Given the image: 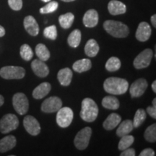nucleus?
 <instances>
[{
  "label": "nucleus",
  "mask_w": 156,
  "mask_h": 156,
  "mask_svg": "<svg viewBox=\"0 0 156 156\" xmlns=\"http://www.w3.org/2000/svg\"><path fill=\"white\" fill-rule=\"evenodd\" d=\"M103 87L106 93L112 95L124 94L129 88V83L126 80L119 77H109L105 80Z\"/></svg>",
  "instance_id": "nucleus-1"
},
{
  "label": "nucleus",
  "mask_w": 156,
  "mask_h": 156,
  "mask_svg": "<svg viewBox=\"0 0 156 156\" xmlns=\"http://www.w3.org/2000/svg\"><path fill=\"white\" fill-rule=\"evenodd\" d=\"M98 107L93 99L86 98L82 101L80 117L87 122H93L98 115Z\"/></svg>",
  "instance_id": "nucleus-2"
},
{
  "label": "nucleus",
  "mask_w": 156,
  "mask_h": 156,
  "mask_svg": "<svg viewBox=\"0 0 156 156\" xmlns=\"http://www.w3.org/2000/svg\"><path fill=\"white\" fill-rule=\"evenodd\" d=\"M103 28L108 34L115 38H125L129 33L127 25L119 22V21H105L103 23Z\"/></svg>",
  "instance_id": "nucleus-3"
},
{
  "label": "nucleus",
  "mask_w": 156,
  "mask_h": 156,
  "mask_svg": "<svg viewBox=\"0 0 156 156\" xmlns=\"http://www.w3.org/2000/svg\"><path fill=\"white\" fill-rule=\"evenodd\" d=\"M24 68L17 66H6L0 69V76L5 80H20L25 77Z\"/></svg>",
  "instance_id": "nucleus-4"
},
{
  "label": "nucleus",
  "mask_w": 156,
  "mask_h": 156,
  "mask_svg": "<svg viewBox=\"0 0 156 156\" xmlns=\"http://www.w3.org/2000/svg\"><path fill=\"white\" fill-rule=\"evenodd\" d=\"M19 126V120L16 115L8 114L4 116L0 120V132L7 134L16 129Z\"/></svg>",
  "instance_id": "nucleus-5"
},
{
  "label": "nucleus",
  "mask_w": 156,
  "mask_h": 156,
  "mask_svg": "<svg viewBox=\"0 0 156 156\" xmlns=\"http://www.w3.org/2000/svg\"><path fill=\"white\" fill-rule=\"evenodd\" d=\"M91 134H92V129L88 126L81 129L77 134L75 140H74L75 147L78 150H81V151L86 149L89 145Z\"/></svg>",
  "instance_id": "nucleus-6"
},
{
  "label": "nucleus",
  "mask_w": 156,
  "mask_h": 156,
  "mask_svg": "<svg viewBox=\"0 0 156 156\" xmlns=\"http://www.w3.org/2000/svg\"><path fill=\"white\" fill-rule=\"evenodd\" d=\"M12 105L17 113L20 115H24L28 112L29 108V102L28 98L24 93H17L13 95Z\"/></svg>",
  "instance_id": "nucleus-7"
},
{
  "label": "nucleus",
  "mask_w": 156,
  "mask_h": 156,
  "mask_svg": "<svg viewBox=\"0 0 156 156\" xmlns=\"http://www.w3.org/2000/svg\"><path fill=\"white\" fill-rule=\"evenodd\" d=\"M73 112L69 107H63L58 111L56 122L62 128H67L71 124L73 119Z\"/></svg>",
  "instance_id": "nucleus-8"
},
{
  "label": "nucleus",
  "mask_w": 156,
  "mask_h": 156,
  "mask_svg": "<svg viewBox=\"0 0 156 156\" xmlns=\"http://www.w3.org/2000/svg\"><path fill=\"white\" fill-rule=\"evenodd\" d=\"M153 52L152 49L147 48L140 53L136 57L134 58V66L136 69H143L147 67L151 64L152 58H153Z\"/></svg>",
  "instance_id": "nucleus-9"
},
{
  "label": "nucleus",
  "mask_w": 156,
  "mask_h": 156,
  "mask_svg": "<svg viewBox=\"0 0 156 156\" xmlns=\"http://www.w3.org/2000/svg\"><path fill=\"white\" fill-rule=\"evenodd\" d=\"M62 102L59 98L52 96L46 99L41 105V110L44 113L56 112L62 108Z\"/></svg>",
  "instance_id": "nucleus-10"
},
{
  "label": "nucleus",
  "mask_w": 156,
  "mask_h": 156,
  "mask_svg": "<svg viewBox=\"0 0 156 156\" xmlns=\"http://www.w3.org/2000/svg\"><path fill=\"white\" fill-rule=\"evenodd\" d=\"M23 126L27 132L33 136H36L41 132V126L36 118L32 116H26L23 119Z\"/></svg>",
  "instance_id": "nucleus-11"
},
{
  "label": "nucleus",
  "mask_w": 156,
  "mask_h": 156,
  "mask_svg": "<svg viewBox=\"0 0 156 156\" xmlns=\"http://www.w3.org/2000/svg\"><path fill=\"white\" fill-rule=\"evenodd\" d=\"M147 82L145 79L140 78L134 82L130 86L129 93L133 98L140 97L144 94L147 87Z\"/></svg>",
  "instance_id": "nucleus-12"
},
{
  "label": "nucleus",
  "mask_w": 156,
  "mask_h": 156,
  "mask_svg": "<svg viewBox=\"0 0 156 156\" xmlns=\"http://www.w3.org/2000/svg\"><path fill=\"white\" fill-rule=\"evenodd\" d=\"M152 30L150 25L146 22L140 23L137 30L136 31V38L141 42H145L150 38L151 36Z\"/></svg>",
  "instance_id": "nucleus-13"
},
{
  "label": "nucleus",
  "mask_w": 156,
  "mask_h": 156,
  "mask_svg": "<svg viewBox=\"0 0 156 156\" xmlns=\"http://www.w3.org/2000/svg\"><path fill=\"white\" fill-rule=\"evenodd\" d=\"M31 68L35 75L39 77H46L49 73L48 66L40 59H35L31 63Z\"/></svg>",
  "instance_id": "nucleus-14"
},
{
  "label": "nucleus",
  "mask_w": 156,
  "mask_h": 156,
  "mask_svg": "<svg viewBox=\"0 0 156 156\" xmlns=\"http://www.w3.org/2000/svg\"><path fill=\"white\" fill-rule=\"evenodd\" d=\"M24 28L30 36H36L39 33V26L36 19L31 15L25 17L24 19Z\"/></svg>",
  "instance_id": "nucleus-15"
},
{
  "label": "nucleus",
  "mask_w": 156,
  "mask_h": 156,
  "mask_svg": "<svg viewBox=\"0 0 156 156\" xmlns=\"http://www.w3.org/2000/svg\"><path fill=\"white\" fill-rule=\"evenodd\" d=\"M83 24L87 28H93L98 23V14L95 9L87 11L83 17Z\"/></svg>",
  "instance_id": "nucleus-16"
},
{
  "label": "nucleus",
  "mask_w": 156,
  "mask_h": 156,
  "mask_svg": "<svg viewBox=\"0 0 156 156\" xmlns=\"http://www.w3.org/2000/svg\"><path fill=\"white\" fill-rule=\"evenodd\" d=\"M108 12L112 15H118L124 14L126 11V5L122 2L117 0H112L109 2L108 5Z\"/></svg>",
  "instance_id": "nucleus-17"
},
{
  "label": "nucleus",
  "mask_w": 156,
  "mask_h": 156,
  "mask_svg": "<svg viewBox=\"0 0 156 156\" xmlns=\"http://www.w3.org/2000/svg\"><path fill=\"white\" fill-rule=\"evenodd\" d=\"M16 138L13 135L6 136L0 140V153H6L15 147Z\"/></svg>",
  "instance_id": "nucleus-18"
},
{
  "label": "nucleus",
  "mask_w": 156,
  "mask_h": 156,
  "mask_svg": "<svg viewBox=\"0 0 156 156\" xmlns=\"http://www.w3.org/2000/svg\"><path fill=\"white\" fill-rule=\"evenodd\" d=\"M58 80L63 86H68L73 79V72L69 68H64L58 71L57 75Z\"/></svg>",
  "instance_id": "nucleus-19"
},
{
  "label": "nucleus",
  "mask_w": 156,
  "mask_h": 156,
  "mask_svg": "<svg viewBox=\"0 0 156 156\" xmlns=\"http://www.w3.org/2000/svg\"><path fill=\"white\" fill-rule=\"evenodd\" d=\"M51 85L48 83H42L37 86L33 91V96L36 99H41L49 93Z\"/></svg>",
  "instance_id": "nucleus-20"
},
{
  "label": "nucleus",
  "mask_w": 156,
  "mask_h": 156,
  "mask_svg": "<svg viewBox=\"0 0 156 156\" xmlns=\"http://www.w3.org/2000/svg\"><path fill=\"white\" fill-rule=\"evenodd\" d=\"M121 120H122V117L119 115L113 113L107 117L106 119L103 122V126L105 129L112 130L119 125V124L121 122Z\"/></svg>",
  "instance_id": "nucleus-21"
},
{
  "label": "nucleus",
  "mask_w": 156,
  "mask_h": 156,
  "mask_svg": "<svg viewBox=\"0 0 156 156\" xmlns=\"http://www.w3.org/2000/svg\"><path fill=\"white\" fill-rule=\"evenodd\" d=\"M92 63L90 60L88 58H83V59L77 60L73 64V68L75 72L79 73H84V72L88 71L91 69Z\"/></svg>",
  "instance_id": "nucleus-22"
},
{
  "label": "nucleus",
  "mask_w": 156,
  "mask_h": 156,
  "mask_svg": "<svg viewBox=\"0 0 156 156\" xmlns=\"http://www.w3.org/2000/svg\"><path fill=\"white\" fill-rule=\"evenodd\" d=\"M99 49L100 48H99L98 44L94 39H90L85 44V52L86 55L90 57H94L96 56L98 53Z\"/></svg>",
  "instance_id": "nucleus-23"
},
{
  "label": "nucleus",
  "mask_w": 156,
  "mask_h": 156,
  "mask_svg": "<svg viewBox=\"0 0 156 156\" xmlns=\"http://www.w3.org/2000/svg\"><path fill=\"white\" fill-rule=\"evenodd\" d=\"M133 123L131 120H125L119 126V128L116 130L117 136H121L129 134L133 130Z\"/></svg>",
  "instance_id": "nucleus-24"
},
{
  "label": "nucleus",
  "mask_w": 156,
  "mask_h": 156,
  "mask_svg": "<svg viewBox=\"0 0 156 156\" xmlns=\"http://www.w3.org/2000/svg\"><path fill=\"white\" fill-rule=\"evenodd\" d=\"M102 105L104 108L111 110H116L119 107V101L114 96H106L103 98Z\"/></svg>",
  "instance_id": "nucleus-25"
},
{
  "label": "nucleus",
  "mask_w": 156,
  "mask_h": 156,
  "mask_svg": "<svg viewBox=\"0 0 156 156\" xmlns=\"http://www.w3.org/2000/svg\"><path fill=\"white\" fill-rule=\"evenodd\" d=\"M81 37L82 34L80 30H78V29H76V30H73V32L69 34V37H68V44H69V45L71 47L77 48L80 45V44Z\"/></svg>",
  "instance_id": "nucleus-26"
},
{
  "label": "nucleus",
  "mask_w": 156,
  "mask_h": 156,
  "mask_svg": "<svg viewBox=\"0 0 156 156\" xmlns=\"http://www.w3.org/2000/svg\"><path fill=\"white\" fill-rule=\"evenodd\" d=\"M74 19H75V16H74L73 13L68 12L59 16V17H58V22H59V24L61 25L62 28L68 29L73 25Z\"/></svg>",
  "instance_id": "nucleus-27"
},
{
  "label": "nucleus",
  "mask_w": 156,
  "mask_h": 156,
  "mask_svg": "<svg viewBox=\"0 0 156 156\" xmlns=\"http://www.w3.org/2000/svg\"><path fill=\"white\" fill-rule=\"evenodd\" d=\"M36 54L40 60L43 62L47 61L50 58V52L48 49L43 44H38L36 46Z\"/></svg>",
  "instance_id": "nucleus-28"
},
{
  "label": "nucleus",
  "mask_w": 156,
  "mask_h": 156,
  "mask_svg": "<svg viewBox=\"0 0 156 156\" xmlns=\"http://www.w3.org/2000/svg\"><path fill=\"white\" fill-rule=\"evenodd\" d=\"M146 116H147V114H146V112L145 110L143 109H138L135 113V115H134V121L132 122L133 123V126L135 128L139 127V126L141 125V124L145 122Z\"/></svg>",
  "instance_id": "nucleus-29"
},
{
  "label": "nucleus",
  "mask_w": 156,
  "mask_h": 156,
  "mask_svg": "<svg viewBox=\"0 0 156 156\" xmlns=\"http://www.w3.org/2000/svg\"><path fill=\"white\" fill-rule=\"evenodd\" d=\"M121 67V62L117 57H111L106 64V69L108 72H116Z\"/></svg>",
  "instance_id": "nucleus-30"
},
{
  "label": "nucleus",
  "mask_w": 156,
  "mask_h": 156,
  "mask_svg": "<svg viewBox=\"0 0 156 156\" xmlns=\"http://www.w3.org/2000/svg\"><path fill=\"white\" fill-rule=\"evenodd\" d=\"M134 141V138L133 136L129 135V134H126V135L122 136V139L120 140L119 143L118 147L119 151H124V150L126 149V148L129 147Z\"/></svg>",
  "instance_id": "nucleus-31"
},
{
  "label": "nucleus",
  "mask_w": 156,
  "mask_h": 156,
  "mask_svg": "<svg viewBox=\"0 0 156 156\" xmlns=\"http://www.w3.org/2000/svg\"><path fill=\"white\" fill-rule=\"evenodd\" d=\"M20 54L21 57L25 61H30L34 56V52H33L32 48L28 44H23L21 46L20 50Z\"/></svg>",
  "instance_id": "nucleus-32"
},
{
  "label": "nucleus",
  "mask_w": 156,
  "mask_h": 156,
  "mask_svg": "<svg viewBox=\"0 0 156 156\" xmlns=\"http://www.w3.org/2000/svg\"><path fill=\"white\" fill-rule=\"evenodd\" d=\"M145 140L147 142H155L156 140V124H153L146 129L144 134Z\"/></svg>",
  "instance_id": "nucleus-33"
},
{
  "label": "nucleus",
  "mask_w": 156,
  "mask_h": 156,
  "mask_svg": "<svg viewBox=\"0 0 156 156\" xmlns=\"http://www.w3.org/2000/svg\"><path fill=\"white\" fill-rule=\"evenodd\" d=\"M58 7V4L56 2H48V3L44 7L40 9V13L41 14H48L55 12Z\"/></svg>",
  "instance_id": "nucleus-34"
},
{
  "label": "nucleus",
  "mask_w": 156,
  "mask_h": 156,
  "mask_svg": "<svg viewBox=\"0 0 156 156\" xmlns=\"http://www.w3.org/2000/svg\"><path fill=\"white\" fill-rule=\"evenodd\" d=\"M44 36L46 38L51 39V40H56L57 37V30L55 25H51V26L46 27L44 30Z\"/></svg>",
  "instance_id": "nucleus-35"
},
{
  "label": "nucleus",
  "mask_w": 156,
  "mask_h": 156,
  "mask_svg": "<svg viewBox=\"0 0 156 156\" xmlns=\"http://www.w3.org/2000/svg\"><path fill=\"white\" fill-rule=\"evenodd\" d=\"M8 4L10 8L15 11L20 10L23 7L22 0H8Z\"/></svg>",
  "instance_id": "nucleus-36"
},
{
  "label": "nucleus",
  "mask_w": 156,
  "mask_h": 156,
  "mask_svg": "<svg viewBox=\"0 0 156 156\" xmlns=\"http://www.w3.org/2000/svg\"><path fill=\"white\" fill-rule=\"evenodd\" d=\"M123 152L120 154L121 156H134L135 155V151L132 148H126L122 151Z\"/></svg>",
  "instance_id": "nucleus-37"
},
{
  "label": "nucleus",
  "mask_w": 156,
  "mask_h": 156,
  "mask_svg": "<svg viewBox=\"0 0 156 156\" xmlns=\"http://www.w3.org/2000/svg\"><path fill=\"white\" fill-rule=\"evenodd\" d=\"M155 155V152L151 148H147V149L143 150L140 154V156H154Z\"/></svg>",
  "instance_id": "nucleus-38"
},
{
  "label": "nucleus",
  "mask_w": 156,
  "mask_h": 156,
  "mask_svg": "<svg viewBox=\"0 0 156 156\" xmlns=\"http://www.w3.org/2000/svg\"><path fill=\"white\" fill-rule=\"evenodd\" d=\"M147 114L151 116L152 118L156 119V107L155 106H148L147 108Z\"/></svg>",
  "instance_id": "nucleus-39"
},
{
  "label": "nucleus",
  "mask_w": 156,
  "mask_h": 156,
  "mask_svg": "<svg viewBox=\"0 0 156 156\" xmlns=\"http://www.w3.org/2000/svg\"><path fill=\"white\" fill-rule=\"evenodd\" d=\"M151 23L153 25L154 28H156V15H153L151 17Z\"/></svg>",
  "instance_id": "nucleus-40"
},
{
  "label": "nucleus",
  "mask_w": 156,
  "mask_h": 156,
  "mask_svg": "<svg viewBox=\"0 0 156 156\" xmlns=\"http://www.w3.org/2000/svg\"><path fill=\"white\" fill-rule=\"evenodd\" d=\"M5 35V30L2 25H0V37H3Z\"/></svg>",
  "instance_id": "nucleus-41"
},
{
  "label": "nucleus",
  "mask_w": 156,
  "mask_h": 156,
  "mask_svg": "<svg viewBox=\"0 0 156 156\" xmlns=\"http://www.w3.org/2000/svg\"><path fill=\"white\" fill-rule=\"evenodd\" d=\"M152 89H153V92L154 93H156V81L155 80L153 83V84H152Z\"/></svg>",
  "instance_id": "nucleus-42"
},
{
  "label": "nucleus",
  "mask_w": 156,
  "mask_h": 156,
  "mask_svg": "<svg viewBox=\"0 0 156 156\" xmlns=\"http://www.w3.org/2000/svg\"><path fill=\"white\" fill-rule=\"evenodd\" d=\"M4 102H5V99H4L2 95H0V107H1L4 104Z\"/></svg>",
  "instance_id": "nucleus-43"
},
{
  "label": "nucleus",
  "mask_w": 156,
  "mask_h": 156,
  "mask_svg": "<svg viewBox=\"0 0 156 156\" xmlns=\"http://www.w3.org/2000/svg\"><path fill=\"white\" fill-rule=\"evenodd\" d=\"M153 106L156 107V98H154L153 101Z\"/></svg>",
  "instance_id": "nucleus-44"
},
{
  "label": "nucleus",
  "mask_w": 156,
  "mask_h": 156,
  "mask_svg": "<svg viewBox=\"0 0 156 156\" xmlns=\"http://www.w3.org/2000/svg\"><path fill=\"white\" fill-rule=\"evenodd\" d=\"M62 1L65 2H73L75 1V0H62Z\"/></svg>",
  "instance_id": "nucleus-45"
},
{
  "label": "nucleus",
  "mask_w": 156,
  "mask_h": 156,
  "mask_svg": "<svg viewBox=\"0 0 156 156\" xmlns=\"http://www.w3.org/2000/svg\"><path fill=\"white\" fill-rule=\"evenodd\" d=\"M41 1L44 2H50L51 0H41Z\"/></svg>",
  "instance_id": "nucleus-46"
}]
</instances>
